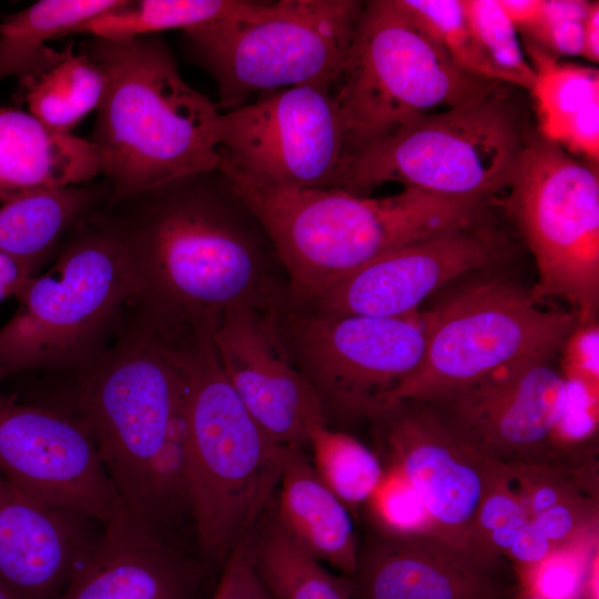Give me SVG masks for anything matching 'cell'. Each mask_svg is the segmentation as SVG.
I'll list each match as a JSON object with an SVG mask.
<instances>
[{
	"mask_svg": "<svg viewBox=\"0 0 599 599\" xmlns=\"http://www.w3.org/2000/svg\"><path fill=\"white\" fill-rule=\"evenodd\" d=\"M122 226L143 285L191 327L238 307L276 311L286 287L270 277L276 256L258 220L221 170L186 176L142 195Z\"/></svg>",
	"mask_w": 599,
	"mask_h": 599,
	"instance_id": "1",
	"label": "cell"
},
{
	"mask_svg": "<svg viewBox=\"0 0 599 599\" xmlns=\"http://www.w3.org/2000/svg\"><path fill=\"white\" fill-rule=\"evenodd\" d=\"M187 377L183 347L148 335L122 343L83 376L79 418L89 428L122 507L165 538L189 511Z\"/></svg>",
	"mask_w": 599,
	"mask_h": 599,
	"instance_id": "2",
	"label": "cell"
},
{
	"mask_svg": "<svg viewBox=\"0 0 599 599\" xmlns=\"http://www.w3.org/2000/svg\"><path fill=\"white\" fill-rule=\"evenodd\" d=\"M81 50L108 79L90 141L113 202L221 170L215 141L221 112L182 78L161 37L92 38Z\"/></svg>",
	"mask_w": 599,
	"mask_h": 599,
	"instance_id": "3",
	"label": "cell"
},
{
	"mask_svg": "<svg viewBox=\"0 0 599 599\" xmlns=\"http://www.w3.org/2000/svg\"><path fill=\"white\" fill-rule=\"evenodd\" d=\"M229 181L261 223L286 271L291 305L307 302L394 250L477 229L486 203L414 187L372 197L337 187L271 190Z\"/></svg>",
	"mask_w": 599,
	"mask_h": 599,
	"instance_id": "4",
	"label": "cell"
},
{
	"mask_svg": "<svg viewBox=\"0 0 599 599\" xmlns=\"http://www.w3.org/2000/svg\"><path fill=\"white\" fill-rule=\"evenodd\" d=\"M211 325L194 326L182 345L185 478L199 547L225 562L268 505L288 447L271 439L237 397L217 361Z\"/></svg>",
	"mask_w": 599,
	"mask_h": 599,
	"instance_id": "5",
	"label": "cell"
},
{
	"mask_svg": "<svg viewBox=\"0 0 599 599\" xmlns=\"http://www.w3.org/2000/svg\"><path fill=\"white\" fill-rule=\"evenodd\" d=\"M365 1H264L252 14L183 32L193 62L214 80L220 112L252 97L314 82L336 84Z\"/></svg>",
	"mask_w": 599,
	"mask_h": 599,
	"instance_id": "6",
	"label": "cell"
},
{
	"mask_svg": "<svg viewBox=\"0 0 599 599\" xmlns=\"http://www.w3.org/2000/svg\"><path fill=\"white\" fill-rule=\"evenodd\" d=\"M139 293L142 280L123 229L80 234L16 295L19 306L0 327V378L83 364L120 307Z\"/></svg>",
	"mask_w": 599,
	"mask_h": 599,
	"instance_id": "7",
	"label": "cell"
},
{
	"mask_svg": "<svg viewBox=\"0 0 599 599\" xmlns=\"http://www.w3.org/2000/svg\"><path fill=\"white\" fill-rule=\"evenodd\" d=\"M505 84L459 69L394 0L365 1L334 94L352 158L426 114Z\"/></svg>",
	"mask_w": 599,
	"mask_h": 599,
	"instance_id": "8",
	"label": "cell"
},
{
	"mask_svg": "<svg viewBox=\"0 0 599 599\" xmlns=\"http://www.w3.org/2000/svg\"><path fill=\"white\" fill-rule=\"evenodd\" d=\"M527 135L505 85L417 118L364 146L339 189L366 195L385 183L451 197L504 190Z\"/></svg>",
	"mask_w": 599,
	"mask_h": 599,
	"instance_id": "9",
	"label": "cell"
},
{
	"mask_svg": "<svg viewBox=\"0 0 599 599\" xmlns=\"http://www.w3.org/2000/svg\"><path fill=\"white\" fill-rule=\"evenodd\" d=\"M425 316L423 358L390 394L387 412L433 402L512 364L554 359L577 323L573 312L541 307L530 291L497 278L464 287Z\"/></svg>",
	"mask_w": 599,
	"mask_h": 599,
	"instance_id": "10",
	"label": "cell"
},
{
	"mask_svg": "<svg viewBox=\"0 0 599 599\" xmlns=\"http://www.w3.org/2000/svg\"><path fill=\"white\" fill-rule=\"evenodd\" d=\"M505 189L507 209L535 258L532 297L567 302L577 322L597 319L598 170L537 134L526 138Z\"/></svg>",
	"mask_w": 599,
	"mask_h": 599,
	"instance_id": "11",
	"label": "cell"
},
{
	"mask_svg": "<svg viewBox=\"0 0 599 599\" xmlns=\"http://www.w3.org/2000/svg\"><path fill=\"white\" fill-rule=\"evenodd\" d=\"M280 337L327 414L378 419L390 394L417 368L425 312L404 317L336 315L288 304L275 311Z\"/></svg>",
	"mask_w": 599,
	"mask_h": 599,
	"instance_id": "12",
	"label": "cell"
},
{
	"mask_svg": "<svg viewBox=\"0 0 599 599\" xmlns=\"http://www.w3.org/2000/svg\"><path fill=\"white\" fill-rule=\"evenodd\" d=\"M334 87L298 85L221 112V171L262 189H339L352 158Z\"/></svg>",
	"mask_w": 599,
	"mask_h": 599,
	"instance_id": "13",
	"label": "cell"
},
{
	"mask_svg": "<svg viewBox=\"0 0 599 599\" xmlns=\"http://www.w3.org/2000/svg\"><path fill=\"white\" fill-rule=\"evenodd\" d=\"M566 383L552 359L504 367L448 393L429 406L441 423L480 456L506 466L564 465L555 430Z\"/></svg>",
	"mask_w": 599,
	"mask_h": 599,
	"instance_id": "14",
	"label": "cell"
},
{
	"mask_svg": "<svg viewBox=\"0 0 599 599\" xmlns=\"http://www.w3.org/2000/svg\"><path fill=\"white\" fill-rule=\"evenodd\" d=\"M0 474L40 502L105 525L123 507L78 417L0 392Z\"/></svg>",
	"mask_w": 599,
	"mask_h": 599,
	"instance_id": "15",
	"label": "cell"
},
{
	"mask_svg": "<svg viewBox=\"0 0 599 599\" xmlns=\"http://www.w3.org/2000/svg\"><path fill=\"white\" fill-rule=\"evenodd\" d=\"M378 419L389 467L422 499L433 532L469 550L480 505L508 466L460 441L424 403H400Z\"/></svg>",
	"mask_w": 599,
	"mask_h": 599,
	"instance_id": "16",
	"label": "cell"
},
{
	"mask_svg": "<svg viewBox=\"0 0 599 599\" xmlns=\"http://www.w3.org/2000/svg\"><path fill=\"white\" fill-rule=\"evenodd\" d=\"M211 336L226 379L276 444L302 448L311 430L326 424L315 390L280 337L275 311L230 309L212 323Z\"/></svg>",
	"mask_w": 599,
	"mask_h": 599,
	"instance_id": "17",
	"label": "cell"
},
{
	"mask_svg": "<svg viewBox=\"0 0 599 599\" xmlns=\"http://www.w3.org/2000/svg\"><path fill=\"white\" fill-rule=\"evenodd\" d=\"M496 256V245L478 227L451 231L384 254L292 306L322 314L404 317L446 283L489 265Z\"/></svg>",
	"mask_w": 599,
	"mask_h": 599,
	"instance_id": "18",
	"label": "cell"
},
{
	"mask_svg": "<svg viewBox=\"0 0 599 599\" xmlns=\"http://www.w3.org/2000/svg\"><path fill=\"white\" fill-rule=\"evenodd\" d=\"M504 569L433 531H380L347 579L354 599H509Z\"/></svg>",
	"mask_w": 599,
	"mask_h": 599,
	"instance_id": "19",
	"label": "cell"
},
{
	"mask_svg": "<svg viewBox=\"0 0 599 599\" xmlns=\"http://www.w3.org/2000/svg\"><path fill=\"white\" fill-rule=\"evenodd\" d=\"M92 521L40 502L0 474V588L12 599H58L101 536Z\"/></svg>",
	"mask_w": 599,
	"mask_h": 599,
	"instance_id": "20",
	"label": "cell"
},
{
	"mask_svg": "<svg viewBox=\"0 0 599 599\" xmlns=\"http://www.w3.org/2000/svg\"><path fill=\"white\" fill-rule=\"evenodd\" d=\"M193 586L190 565L122 508L58 599H191Z\"/></svg>",
	"mask_w": 599,
	"mask_h": 599,
	"instance_id": "21",
	"label": "cell"
},
{
	"mask_svg": "<svg viewBox=\"0 0 599 599\" xmlns=\"http://www.w3.org/2000/svg\"><path fill=\"white\" fill-rule=\"evenodd\" d=\"M102 173L90 141L54 130L30 112L0 109V200L77 186Z\"/></svg>",
	"mask_w": 599,
	"mask_h": 599,
	"instance_id": "22",
	"label": "cell"
},
{
	"mask_svg": "<svg viewBox=\"0 0 599 599\" xmlns=\"http://www.w3.org/2000/svg\"><path fill=\"white\" fill-rule=\"evenodd\" d=\"M275 521L322 564L349 577L358 552L349 509L326 487L300 447L286 450Z\"/></svg>",
	"mask_w": 599,
	"mask_h": 599,
	"instance_id": "23",
	"label": "cell"
},
{
	"mask_svg": "<svg viewBox=\"0 0 599 599\" xmlns=\"http://www.w3.org/2000/svg\"><path fill=\"white\" fill-rule=\"evenodd\" d=\"M536 72L530 93L538 134L578 160L598 165L599 70L559 62L529 45Z\"/></svg>",
	"mask_w": 599,
	"mask_h": 599,
	"instance_id": "24",
	"label": "cell"
},
{
	"mask_svg": "<svg viewBox=\"0 0 599 599\" xmlns=\"http://www.w3.org/2000/svg\"><path fill=\"white\" fill-rule=\"evenodd\" d=\"M118 0H40L0 20V80L16 77L22 85L47 72L61 51L47 43L73 33Z\"/></svg>",
	"mask_w": 599,
	"mask_h": 599,
	"instance_id": "25",
	"label": "cell"
},
{
	"mask_svg": "<svg viewBox=\"0 0 599 599\" xmlns=\"http://www.w3.org/2000/svg\"><path fill=\"white\" fill-rule=\"evenodd\" d=\"M95 199V190L69 186L17 196L0 205V252L32 271Z\"/></svg>",
	"mask_w": 599,
	"mask_h": 599,
	"instance_id": "26",
	"label": "cell"
},
{
	"mask_svg": "<svg viewBox=\"0 0 599 599\" xmlns=\"http://www.w3.org/2000/svg\"><path fill=\"white\" fill-rule=\"evenodd\" d=\"M264 1L118 0L109 10L80 24L73 33L104 40H130L167 30L181 31L214 21L248 16Z\"/></svg>",
	"mask_w": 599,
	"mask_h": 599,
	"instance_id": "27",
	"label": "cell"
},
{
	"mask_svg": "<svg viewBox=\"0 0 599 599\" xmlns=\"http://www.w3.org/2000/svg\"><path fill=\"white\" fill-rule=\"evenodd\" d=\"M106 74L82 50L71 44L47 72L22 85L29 112L43 124L70 132L87 114L97 110L106 90Z\"/></svg>",
	"mask_w": 599,
	"mask_h": 599,
	"instance_id": "28",
	"label": "cell"
},
{
	"mask_svg": "<svg viewBox=\"0 0 599 599\" xmlns=\"http://www.w3.org/2000/svg\"><path fill=\"white\" fill-rule=\"evenodd\" d=\"M271 599H354L347 577H335L295 544L275 520L251 547Z\"/></svg>",
	"mask_w": 599,
	"mask_h": 599,
	"instance_id": "29",
	"label": "cell"
},
{
	"mask_svg": "<svg viewBox=\"0 0 599 599\" xmlns=\"http://www.w3.org/2000/svg\"><path fill=\"white\" fill-rule=\"evenodd\" d=\"M307 445L316 474L348 509L367 501L383 479L378 457L344 432L319 424L311 430Z\"/></svg>",
	"mask_w": 599,
	"mask_h": 599,
	"instance_id": "30",
	"label": "cell"
},
{
	"mask_svg": "<svg viewBox=\"0 0 599 599\" xmlns=\"http://www.w3.org/2000/svg\"><path fill=\"white\" fill-rule=\"evenodd\" d=\"M475 42L496 81L530 91L536 72L524 53L518 31L498 0H461Z\"/></svg>",
	"mask_w": 599,
	"mask_h": 599,
	"instance_id": "31",
	"label": "cell"
},
{
	"mask_svg": "<svg viewBox=\"0 0 599 599\" xmlns=\"http://www.w3.org/2000/svg\"><path fill=\"white\" fill-rule=\"evenodd\" d=\"M396 6L465 72L496 81L480 53L461 0H394Z\"/></svg>",
	"mask_w": 599,
	"mask_h": 599,
	"instance_id": "32",
	"label": "cell"
},
{
	"mask_svg": "<svg viewBox=\"0 0 599 599\" xmlns=\"http://www.w3.org/2000/svg\"><path fill=\"white\" fill-rule=\"evenodd\" d=\"M527 520L508 466L480 505L469 550L491 564L506 565L505 556Z\"/></svg>",
	"mask_w": 599,
	"mask_h": 599,
	"instance_id": "33",
	"label": "cell"
},
{
	"mask_svg": "<svg viewBox=\"0 0 599 599\" xmlns=\"http://www.w3.org/2000/svg\"><path fill=\"white\" fill-rule=\"evenodd\" d=\"M598 539L554 550L537 565L517 575L518 588L540 599H582Z\"/></svg>",
	"mask_w": 599,
	"mask_h": 599,
	"instance_id": "34",
	"label": "cell"
},
{
	"mask_svg": "<svg viewBox=\"0 0 599 599\" xmlns=\"http://www.w3.org/2000/svg\"><path fill=\"white\" fill-rule=\"evenodd\" d=\"M565 378L566 399L555 430V446L560 456L573 463L589 459V444L598 434L599 387L576 378Z\"/></svg>",
	"mask_w": 599,
	"mask_h": 599,
	"instance_id": "35",
	"label": "cell"
},
{
	"mask_svg": "<svg viewBox=\"0 0 599 599\" xmlns=\"http://www.w3.org/2000/svg\"><path fill=\"white\" fill-rule=\"evenodd\" d=\"M591 2L541 0L539 11L524 31L530 44L554 57L580 55L583 23Z\"/></svg>",
	"mask_w": 599,
	"mask_h": 599,
	"instance_id": "36",
	"label": "cell"
},
{
	"mask_svg": "<svg viewBox=\"0 0 599 599\" xmlns=\"http://www.w3.org/2000/svg\"><path fill=\"white\" fill-rule=\"evenodd\" d=\"M367 501L382 532L408 535L433 531L422 499L404 477L390 467L385 470Z\"/></svg>",
	"mask_w": 599,
	"mask_h": 599,
	"instance_id": "37",
	"label": "cell"
},
{
	"mask_svg": "<svg viewBox=\"0 0 599 599\" xmlns=\"http://www.w3.org/2000/svg\"><path fill=\"white\" fill-rule=\"evenodd\" d=\"M560 372L599 387V325L598 321L577 322L559 351Z\"/></svg>",
	"mask_w": 599,
	"mask_h": 599,
	"instance_id": "38",
	"label": "cell"
},
{
	"mask_svg": "<svg viewBox=\"0 0 599 599\" xmlns=\"http://www.w3.org/2000/svg\"><path fill=\"white\" fill-rule=\"evenodd\" d=\"M212 599H271L254 567L251 547L241 542L227 557Z\"/></svg>",
	"mask_w": 599,
	"mask_h": 599,
	"instance_id": "39",
	"label": "cell"
},
{
	"mask_svg": "<svg viewBox=\"0 0 599 599\" xmlns=\"http://www.w3.org/2000/svg\"><path fill=\"white\" fill-rule=\"evenodd\" d=\"M554 550L552 544L528 519L516 536L505 559L512 564L514 572L517 576L537 565Z\"/></svg>",
	"mask_w": 599,
	"mask_h": 599,
	"instance_id": "40",
	"label": "cell"
},
{
	"mask_svg": "<svg viewBox=\"0 0 599 599\" xmlns=\"http://www.w3.org/2000/svg\"><path fill=\"white\" fill-rule=\"evenodd\" d=\"M580 55L591 63L599 62V2L593 1L587 13Z\"/></svg>",
	"mask_w": 599,
	"mask_h": 599,
	"instance_id": "41",
	"label": "cell"
},
{
	"mask_svg": "<svg viewBox=\"0 0 599 599\" xmlns=\"http://www.w3.org/2000/svg\"><path fill=\"white\" fill-rule=\"evenodd\" d=\"M31 276V268L12 256L0 252V282L9 288L12 296L16 297Z\"/></svg>",
	"mask_w": 599,
	"mask_h": 599,
	"instance_id": "42",
	"label": "cell"
},
{
	"mask_svg": "<svg viewBox=\"0 0 599 599\" xmlns=\"http://www.w3.org/2000/svg\"><path fill=\"white\" fill-rule=\"evenodd\" d=\"M517 31L524 32L537 16L541 0H498Z\"/></svg>",
	"mask_w": 599,
	"mask_h": 599,
	"instance_id": "43",
	"label": "cell"
},
{
	"mask_svg": "<svg viewBox=\"0 0 599 599\" xmlns=\"http://www.w3.org/2000/svg\"><path fill=\"white\" fill-rule=\"evenodd\" d=\"M599 568H598V557L593 560L590 570L588 572L585 587H583V595L582 599H598V588H599Z\"/></svg>",
	"mask_w": 599,
	"mask_h": 599,
	"instance_id": "44",
	"label": "cell"
},
{
	"mask_svg": "<svg viewBox=\"0 0 599 599\" xmlns=\"http://www.w3.org/2000/svg\"><path fill=\"white\" fill-rule=\"evenodd\" d=\"M509 599H540L530 592L517 588L516 592Z\"/></svg>",
	"mask_w": 599,
	"mask_h": 599,
	"instance_id": "45",
	"label": "cell"
},
{
	"mask_svg": "<svg viewBox=\"0 0 599 599\" xmlns=\"http://www.w3.org/2000/svg\"><path fill=\"white\" fill-rule=\"evenodd\" d=\"M9 296H12L11 292L3 283L0 282V303Z\"/></svg>",
	"mask_w": 599,
	"mask_h": 599,
	"instance_id": "46",
	"label": "cell"
},
{
	"mask_svg": "<svg viewBox=\"0 0 599 599\" xmlns=\"http://www.w3.org/2000/svg\"><path fill=\"white\" fill-rule=\"evenodd\" d=\"M0 599H12L4 590L0 588Z\"/></svg>",
	"mask_w": 599,
	"mask_h": 599,
	"instance_id": "47",
	"label": "cell"
}]
</instances>
